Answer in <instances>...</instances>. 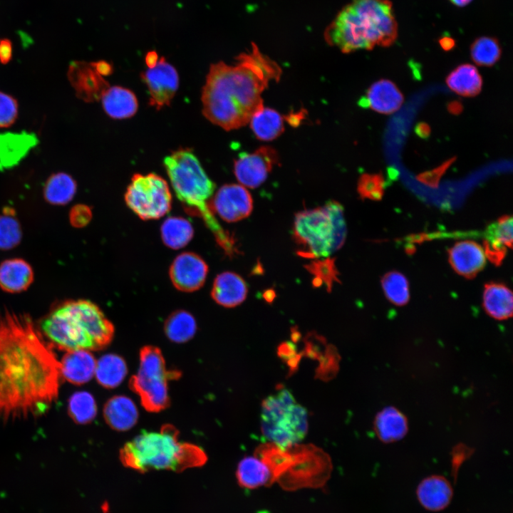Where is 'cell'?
Returning <instances> with one entry per match:
<instances>
[{
  "label": "cell",
  "instance_id": "1",
  "mask_svg": "<svg viewBox=\"0 0 513 513\" xmlns=\"http://www.w3.org/2000/svg\"><path fill=\"white\" fill-rule=\"evenodd\" d=\"M61 364L28 314L0 309V424L44 415L58 400Z\"/></svg>",
  "mask_w": 513,
  "mask_h": 513
},
{
  "label": "cell",
  "instance_id": "2",
  "mask_svg": "<svg viewBox=\"0 0 513 513\" xmlns=\"http://www.w3.org/2000/svg\"><path fill=\"white\" fill-rule=\"evenodd\" d=\"M233 65H211L202 88V113L211 123L225 130L247 123L263 104L262 93L272 81H279L281 67L252 43Z\"/></svg>",
  "mask_w": 513,
  "mask_h": 513
},
{
  "label": "cell",
  "instance_id": "3",
  "mask_svg": "<svg viewBox=\"0 0 513 513\" xmlns=\"http://www.w3.org/2000/svg\"><path fill=\"white\" fill-rule=\"evenodd\" d=\"M38 326L52 348L67 352L102 350L114 335L113 324L95 304L86 299L58 304Z\"/></svg>",
  "mask_w": 513,
  "mask_h": 513
},
{
  "label": "cell",
  "instance_id": "4",
  "mask_svg": "<svg viewBox=\"0 0 513 513\" xmlns=\"http://www.w3.org/2000/svg\"><path fill=\"white\" fill-rule=\"evenodd\" d=\"M324 36L343 53L391 46L398 36L392 4L389 0H352L326 27Z\"/></svg>",
  "mask_w": 513,
  "mask_h": 513
},
{
  "label": "cell",
  "instance_id": "5",
  "mask_svg": "<svg viewBox=\"0 0 513 513\" xmlns=\"http://www.w3.org/2000/svg\"><path fill=\"white\" fill-rule=\"evenodd\" d=\"M172 187L187 213L200 217L225 254L238 253L233 237L218 222L210 202L215 184L190 149L181 148L164 159Z\"/></svg>",
  "mask_w": 513,
  "mask_h": 513
},
{
  "label": "cell",
  "instance_id": "6",
  "mask_svg": "<svg viewBox=\"0 0 513 513\" xmlns=\"http://www.w3.org/2000/svg\"><path fill=\"white\" fill-rule=\"evenodd\" d=\"M123 465L145 472L150 470L181 472L203 465L207 460L199 446L179 438V432L170 424L159 431L142 432L120 450Z\"/></svg>",
  "mask_w": 513,
  "mask_h": 513
},
{
  "label": "cell",
  "instance_id": "7",
  "mask_svg": "<svg viewBox=\"0 0 513 513\" xmlns=\"http://www.w3.org/2000/svg\"><path fill=\"white\" fill-rule=\"evenodd\" d=\"M346 224L343 207L330 200L322 207L296 213L293 235L298 254L308 259L327 257L343 245Z\"/></svg>",
  "mask_w": 513,
  "mask_h": 513
},
{
  "label": "cell",
  "instance_id": "8",
  "mask_svg": "<svg viewBox=\"0 0 513 513\" xmlns=\"http://www.w3.org/2000/svg\"><path fill=\"white\" fill-rule=\"evenodd\" d=\"M260 423L264 437L282 449L297 445L308 432L306 410L285 388L263 400Z\"/></svg>",
  "mask_w": 513,
  "mask_h": 513
},
{
  "label": "cell",
  "instance_id": "9",
  "mask_svg": "<svg viewBox=\"0 0 513 513\" xmlns=\"http://www.w3.org/2000/svg\"><path fill=\"white\" fill-rule=\"evenodd\" d=\"M180 373L168 370L161 351L147 346L140 351L137 373L129 380L130 389L140 398L142 405L150 412H160L170 403L167 383L177 379Z\"/></svg>",
  "mask_w": 513,
  "mask_h": 513
},
{
  "label": "cell",
  "instance_id": "10",
  "mask_svg": "<svg viewBox=\"0 0 513 513\" xmlns=\"http://www.w3.org/2000/svg\"><path fill=\"white\" fill-rule=\"evenodd\" d=\"M125 201L140 219H157L170 212L172 195L167 182L157 174H135L127 188Z\"/></svg>",
  "mask_w": 513,
  "mask_h": 513
},
{
  "label": "cell",
  "instance_id": "11",
  "mask_svg": "<svg viewBox=\"0 0 513 513\" xmlns=\"http://www.w3.org/2000/svg\"><path fill=\"white\" fill-rule=\"evenodd\" d=\"M279 156L272 147L264 145L252 152H242L234 162V172L239 182L245 187L256 188L267 178Z\"/></svg>",
  "mask_w": 513,
  "mask_h": 513
},
{
  "label": "cell",
  "instance_id": "12",
  "mask_svg": "<svg viewBox=\"0 0 513 513\" xmlns=\"http://www.w3.org/2000/svg\"><path fill=\"white\" fill-rule=\"evenodd\" d=\"M141 77L148 88L150 105L157 109L169 105L179 86V77L175 67L161 57L156 65L148 68Z\"/></svg>",
  "mask_w": 513,
  "mask_h": 513
},
{
  "label": "cell",
  "instance_id": "13",
  "mask_svg": "<svg viewBox=\"0 0 513 513\" xmlns=\"http://www.w3.org/2000/svg\"><path fill=\"white\" fill-rule=\"evenodd\" d=\"M211 207L225 222H236L249 216L253 200L245 187L238 184L222 186L211 199Z\"/></svg>",
  "mask_w": 513,
  "mask_h": 513
},
{
  "label": "cell",
  "instance_id": "14",
  "mask_svg": "<svg viewBox=\"0 0 513 513\" xmlns=\"http://www.w3.org/2000/svg\"><path fill=\"white\" fill-rule=\"evenodd\" d=\"M208 273L207 263L193 252H183L172 261L169 274L175 287L182 291L192 292L200 289Z\"/></svg>",
  "mask_w": 513,
  "mask_h": 513
},
{
  "label": "cell",
  "instance_id": "15",
  "mask_svg": "<svg viewBox=\"0 0 513 513\" xmlns=\"http://www.w3.org/2000/svg\"><path fill=\"white\" fill-rule=\"evenodd\" d=\"M68 78L76 95L86 102L99 100L109 84L91 63L73 61L69 64Z\"/></svg>",
  "mask_w": 513,
  "mask_h": 513
},
{
  "label": "cell",
  "instance_id": "16",
  "mask_svg": "<svg viewBox=\"0 0 513 513\" xmlns=\"http://www.w3.org/2000/svg\"><path fill=\"white\" fill-rule=\"evenodd\" d=\"M484 249L473 241L457 242L449 250V261L455 271L467 278L474 277L484 266Z\"/></svg>",
  "mask_w": 513,
  "mask_h": 513
},
{
  "label": "cell",
  "instance_id": "17",
  "mask_svg": "<svg viewBox=\"0 0 513 513\" xmlns=\"http://www.w3.org/2000/svg\"><path fill=\"white\" fill-rule=\"evenodd\" d=\"M38 143L33 133H0V170L16 166Z\"/></svg>",
  "mask_w": 513,
  "mask_h": 513
},
{
  "label": "cell",
  "instance_id": "18",
  "mask_svg": "<svg viewBox=\"0 0 513 513\" xmlns=\"http://www.w3.org/2000/svg\"><path fill=\"white\" fill-rule=\"evenodd\" d=\"M416 494L423 507L428 511L438 512L450 504L453 496V489L447 478L434 475L420 482Z\"/></svg>",
  "mask_w": 513,
  "mask_h": 513
},
{
  "label": "cell",
  "instance_id": "19",
  "mask_svg": "<svg viewBox=\"0 0 513 513\" xmlns=\"http://www.w3.org/2000/svg\"><path fill=\"white\" fill-rule=\"evenodd\" d=\"M403 95L398 87L389 80H380L367 90L359 104L383 114H391L400 108Z\"/></svg>",
  "mask_w": 513,
  "mask_h": 513
},
{
  "label": "cell",
  "instance_id": "20",
  "mask_svg": "<svg viewBox=\"0 0 513 513\" xmlns=\"http://www.w3.org/2000/svg\"><path fill=\"white\" fill-rule=\"evenodd\" d=\"M512 218L504 216L491 224L486 229L484 251L486 256L495 265L504 258L507 248H511L513 240Z\"/></svg>",
  "mask_w": 513,
  "mask_h": 513
},
{
  "label": "cell",
  "instance_id": "21",
  "mask_svg": "<svg viewBox=\"0 0 513 513\" xmlns=\"http://www.w3.org/2000/svg\"><path fill=\"white\" fill-rule=\"evenodd\" d=\"M247 292V284L239 275L232 271H225L215 278L211 296L218 304L232 308L245 300Z\"/></svg>",
  "mask_w": 513,
  "mask_h": 513
},
{
  "label": "cell",
  "instance_id": "22",
  "mask_svg": "<svg viewBox=\"0 0 513 513\" xmlns=\"http://www.w3.org/2000/svg\"><path fill=\"white\" fill-rule=\"evenodd\" d=\"M60 364L61 375L75 385L84 384L95 375L96 360L89 351H68Z\"/></svg>",
  "mask_w": 513,
  "mask_h": 513
},
{
  "label": "cell",
  "instance_id": "23",
  "mask_svg": "<svg viewBox=\"0 0 513 513\" xmlns=\"http://www.w3.org/2000/svg\"><path fill=\"white\" fill-rule=\"evenodd\" d=\"M34 273L31 266L24 259L12 258L0 264V289L7 293L24 291L31 285Z\"/></svg>",
  "mask_w": 513,
  "mask_h": 513
},
{
  "label": "cell",
  "instance_id": "24",
  "mask_svg": "<svg viewBox=\"0 0 513 513\" xmlns=\"http://www.w3.org/2000/svg\"><path fill=\"white\" fill-rule=\"evenodd\" d=\"M103 416L110 428L118 431H125L136 424L138 410L130 398L115 395L105 403Z\"/></svg>",
  "mask_w": 513,
  "mask_h": 513
},
{
  "label": "cell",
  "instance_id": "25",
  "mask_svg": "<svg viewBox=\"0 0 513 513\" xmlns=\"http://www.w3.org/2000/svg\"><path fill=\"white\" fill-rule=\"evenodd\" d=\"M374 430L377 437L383 442H394L403 439L407 434L408 420L398 409L388 406L375 415Z\"/></svg>",
  "mask_w": 513,
  "mask_h": 513
},
{
  "label": "cell",
  "instance_id": "26",
  "mask_svg": "<svg viewBox=\"0 0 513 513\" xmlns=\"http://www.w3.org/2000/svg\"><path fill=\"white\" fill-rule=\"evenodd\" d=\"M100 99L105 112L114 119L130 118L138 110V103L135 95L121 86L109 87Z\"/></svg>",
  "mask_w": 513,
  "mask_h": 513
},
{
  "label": "cell",
  "instance_id": "27",
  "mask_svg": "<svg viewBox=\"0 0 513 513\" xmlns=\"http://www.w3.org/2000/svg\"><path fill=\"white\" fill-rule=\"evenodd\" d=\"M239 484L247 489H255L274 482L267 464L257 455L247 456L239 463L236 472Z\"/></svg>",
  "mask_w": 513,
  "mask_h": 513
},
{
  "label": "cell",
  "instance_id": "28",
  "mask_svg": "<svg viewBox=\"0 0 513 513\" xmlns=\"http://www.w3.org/2000/svg\"><path fill=\"white\" fill-rule=\"evenodd\" d=\"M483 306L487 314L497 320H505L512 315L513 299L511 290L505 285L491 282L485 284Z\"/></svg>",
  "mask_w": 513,
  "mask_h": 513
},
{
  "label": "cell",
  "instance_id": "29",
  "mask_svg": "<svg viewBox=\"0 0 513 513\" xmlns=\"http://www.w3.org/2000/svg\"><path fill=\"white\" fill-rule=\"evenodd\" d=\"M249 123L256 138L263 141L273 140L284 130L281 115L276 110L264 105L253 114Z\"/></svg>",
  "mask_w": 513,
  "mask_h": 513
},
{
  "label": "cell",
  "instance_id": "30",
  "mask_svg": "<svg viewBox=\"0 0 513 513\" xmlns=\"http://www.w3.org/2000/svg\"><path fill=\"white\" fill-rule=\"evenodd\" d=\"M448 87L462 96H475L482 88V80L477 69L471 64L457 66L447 77Z\"/></svg>",
  "mask_w": 513,
  "mask_h": 513
},
{
  "label": "cell",
  "instance_id": "31",
  "mask_svg": "<svg viewBox=\"0 0 513 513\" xmlns=\"http://www.w3.org/2000/svg\"><path fill=\"white\" fill-rule=\"evenodd\" d=\"M127 373L126 363L118 355L105 354L96 361L95 376L104 388H116L123 381Z\"/></svg>",
  "mask_w": 513,
  "mask_h": 513
},
{
  "label": "cell",
  "instance_id": "32",
  "mask_svg": "<svg viewBox=\"0 0 513 513\" xmlns=\"http://www.w3.org/2000/svg\"><path fill=\"white\" fill-rule=\"evenodd\" d=\"M77 185L74 179L66 172L52 174L43 187L45 200L53 205H65L74 197Z\"/></svg>",
  "mask_w": 513,
  "mask_h": 513
},
{
  "label": "cell",
  "instance_id": "33",
  "mask_svg": "<svg viewBox=\"0 0 513 513\" xmlns=\"http://www.w3.org/2000/svg\"><path fill=\"white\" fill-rule=\"evenodd\" d=\"M160 231L164 244L173 249L186 246L194 235L190 222L180 217L167 218L162 224Z\"/></svg>",
  "mask_w": 513,
  "mask_h": 513
},
{
  "label": "cell",
  "instance_id": "34",
  "mask_svg": "<svg viewBox=\"0 0 513 513\" xmlns=\"http://www.w3.org/2000/svg\"><path fill=\"white\" fill-rule=\"evenodd\" d=\"M197 323L193 316L184 310L172 313L165 322L167 337L175 343H185L195 334Z\"/></svg>",
  "mask_w": 513,
  "mask_h": 513
},
{
  "label": "cell",
  "instance_id": "35",
  "mask_svg": "<svg viewBox=\"0 0 513 513\" xmlns=\"http://www.w3.org/2000/svg\"><path fill=\"white\" fill-rule=\"evenodd\" d=\"M69 416L78 424L90 423L97 413V405L93 395L86 391H78L69 398L68 405Z\"/></svg>",
  "mask_w": 513,
  "mask_h": 513
},
{
  "label": "cell",
  "instance_id": "36",
  "mask_svg": "<svg viewBox=\"0 0 513 513\" xmlns=\"http://www.w3.org/2000/svg\"><path fill=\"white\" fill-rule=\"evenodd\" d=\"M11 211V208L5 207V210L0 214V250L14 249L22 239L20 222Z\"/></svg>",
  "mask_w": 513,
  "mask_h": 513
},
{
  "label": "cell",
  "instance_id": "37",
  "mask_svg": "<svg viewBox=\"0 0 513 513\" xmlns=\"http://www.w3.org/2000/svg\"><path fill=\"white\" fill-rule=\"evenodd\" d=\"M470 54L472 61L477 65L490 66L500 58L501 48L496 38L482 36L472 43Z\"/></svg>",
  "mask_w": 513,
  "mask_h": 513
},
{
  "label": "cell",
  "instance_id": "38",
  "mask_svg": "<svg viewBox=\"0 0 513 513\" xmlns=\"http://www.w3.org/2000/svg\"><path fill=\"white\" fill-rule=\"evenodd\" d=\"M382 287L388 299L397 306L405 305L409 300L408 281L398 271L387 273L382 279Z\"/></svg>",
  "mask_w": 513,
  "mask_h": 513
},
{
  "label": "cell",
  "instance_id": "39",
  "mask_svg": "<svg viewBox=\"0 0 513 513\" xmlns=\"http://www.w3.org/2000/svg\"><path fill=\"white\" fill-rule=\"evenodd\" d=\"M306 268L314 276V285L324 284L328 291L331 290L333 282L338 279V272L333 259L313 261Z\"/></svg>",
  "mask_w": 513,
  "mask_h": 513
},
{
  "label": "cell",
  "instance_id": "40",
  "mask_svg": "<svg viewBox=\"0 0 513 513\" xmlns=\"http://www.w3.org/2000/svg\"><path fill=\"white\" fill-rule=\"evenodd\" d=\"M383 186L381 174H363L358 180V192L363 199L378 200L382 198Z\"/></svg>",
  "mask_w": 513,
  "mask_h": 513
},
{
  "label": "cell",
  "instance_id": "41",
  "mask_svg": "<svg viewBox=\"0 0 513 513\" xmlns=\"http://www.w3.org/2000/svg\"><path fill=\"white\" fill-rule=\"evenodd\" d=\"M18 103L11 95L0 91V128L13 125L18 116Z\"/></svg>",
  "mask_w": 513,
  "mask_h": 513
},
{
  "label": "cell",
  "instance_id": "42",
  "mask_svg": "<svg viewBox=\"0 0 513 513\" xmlns=\"http://www.w3.org/2000/svg\"><path fill=\"white\" fill-rule=\"evenodd\" d=\"M68 218L71 224L73 227L82 228L90 222L92 211L90 208L86 204H76L71 209Z\"/></svg>",
  "mask_w": 513,
  "mask_h": 513
},
{
  "label": "cell",
  "instance_id": "43",
  "mask_svg": "<svg viewBox=\"0 0 513 513\" xmlns=\"http://www.w3.org/2000/svg\"><path fill=\"white\" fill-rule=\"evenodd\" d=\"M12 58V43L9 39H0V63L6 64Z\"/></svg>",
  "mask_w": 513,
  "mask_h": 513
},
{
  "label": "cell",
  "instance_id": "44",
  "mask_svg": "<svg viewBox=\"0 0 513 513\" xmlns=\"http://www.w3.org/2000/svg\"><path fill=\"white\" fill-rule=\"evenodd\" d=\"M91 64L95 70L101 76H107L110 74L113 70L111 65L105 61L91 62Z\"/></svg>",
  "mask_w": 513,
  "mask_h": 513
},
{
  "label": "cell",
  "instance_id": "45",
  "mask_svg": "<svg viewBox=\"0 0 513 513\" xmlns=\"http://www.w3.org/2000/svg\"><path fill=\"white\" fill-rule=\"evenodd\" d=\"M158 60V55L155 51L147 52L145 56V63L148 68L155 66Z\"/></svg>",
  "mask_w": 513,
  "mask_h": 513
},
{
  "label": "cell",
  "instance_id": "46",
  "mask_svg": "<svg viewBox=\"0 0 513 513\" xmlns=\"http://www.w3.org/2000/svg\"><path fill=\"white\" fill-rule=\"evenodd\" d=\"M415 132L420 137L427 138L430 133V130L427 124L420 123L416 125Z\"/></svg>",
  "mask_w": 513,
  "mask_h": 513
},
{
  "label": "cell",
  "instance_id": "47",
  "mask_svg": "<svg viewBox=\"0 0 513 513\" xmlns=\"http://www.w3.org/2000/svg\"><path fill=\"white\" fill-rule=\"evenodd\" d=\"M440 44L444 50L448 51L455 46V41L450 37L444 36L440 39Z\"/></svg>",
  "mask_w": 513,
  "mask_h": 513
},
{
  "label": "cell",
  "instance_id": "48",
  "mask_svg": "<svg viewBox=\"0 0 513 513\" xmlns=\"http://www.w3.org/2000/svg\"><path fill=\"white\" fill-rule=\"evenodd\" d=\"M452 4L457 6H465L469 4L472 0H449Z\"/></svg>",
  "mask_w": 513,
  "mask_h": 513
}]
</instances>
